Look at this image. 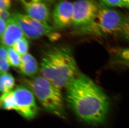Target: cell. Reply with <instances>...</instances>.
<instances>
[{
  "label": "cell",
  "mask_w": 129,
  "mask_h": 128,
  "mask_svg": "<svg viewBox=\"0 0 129 128\" xmlns=\"http://www.w3.org/2000/svg\"><path fill=\"white\" fill-rule=\"evenodd\" d=\"M48 1H55V0H48ZM57 1H60V0H57ZM61 1V0H60Z\"/></svg>",
  "instance_id": "obj_25"
},
{
  "label": "cell",
  "mask_w": 129,
  "mask_h": 128,
  "mask_svg": "<svg viewBox=\"0 0 129 128\" xmlns=\"http://www.w3.org/2000/svg\"><path fill=\"white\" fill-rule=\"evenodd\" d=\"M100 6L94 0H78L74 3L72 24L77 31L99 35L96 20Z\"/></svg>",
  "instance_id": "obj_4"
},
{
  "label": "cell",
  "mask_w": 129,
  "mask_h": 128,
  "mask_svg": "<svg viewBox=\"0 0 129 128\" xmlns=\"http://www.w3.org/2000/svg\"><path fill=\"white\" fill-rule=\"evenodd\" d=\"M19 68L22 74L31 78L36 77L39 70L35 58L28 53L21 56Z\"/></svg>",
  "instance_id": "obj_11"
},
{
  "label": "cell",
  "mask_w": 129,
  "mask_h": 128,
  "mask_svg": "<svg viewBox=\"0 0 129 128\" xmlns=\"http://www.w3.org/2000/svg\"><path fill=\"white\" fill-rule=\"evenodd\" d=\"M125 18L119 12L100 6L96 18L99 35L122 33Z\"/></svg>",
  "instance_id": "obj_5"
},
{
  "label": "cell",
  "mask_w": 129,
  "mask_h": 128,
  "mask_svg": "<svg viewBox=\"0 0 129 128\" xmlns=\"http://www.w3.org/2000/svg\"><path fill=\"white\" fill-rule=\"evenodd\" d=\"M10 66L8 58L0 59L1 74L7 73L9 69Z\"/></svg>",
  "instance_id": "obj_17"
},
{
  "label": "cell",
  "mask_w": 129,
  "mask_h": 128,
  "mask_svg": "<svg viewBox=\"0 0 129 128\" xmlns=\"http://www.w3.org/2000/svg\"><path fill=\"white\" fill-rule=\"evenodd\" d=\"M8 60L11 66L19 68L21 64V56L12 47L8 49Z\"/></svg>",
  "instance_id": "obj_15"
},
{
  "label": "cell",
  "mask_w": 129,
  "mask_h": 128,
  "mask_svg": "<svg viewBox=\"0 0 129 128\" xmlns=\"http://www.w3.org/2000/svg\"><path fill=\"white\" fill-rule=\"evenodd\" d=\"M12 16L28 38L37 39L44 35L51 38L58 35L53 27L36 21L28 15L16 12L13 13Z\"/></svg>",
  "instance_id": "obj_6"
},
{
  "label": "cell",
  "mask_w": 129,
  "mask_h": 128,
  "mask_svg": "<svg viewBox=\"0 0 129 128\" xmlns=\"http://www.w3.org/2000/svg\"><path fill=\"white\" fill-rule=\"evenodd\" d=\"M14 85V79L11 74L7 73L1 74L0 90L2 94L12 90Z\"/></svg>",
  "instance_id": "obj_12"
},
{
  "label": "cell",
  "mask_w": 129,
  "mask_h": 128,
  "mask_svg": "<svg viewBox=\"0 0 129 128\" xmlns=\"http://www.w3.org/2000/svg\"><path fill=\"white\" fill-rule=\"evenodd\" d=\"M42 76L61 89L65 87L79 73L71 48L65 45L51 46L42 54Z\"/></svg>",
  "instance_id": "obj_2"
},
{
  "label": "cell",
  "mask_w": 129,
  "mask_h": 128,
  "mask_svg": "<svg viewBox=\"0 0 129 128\" xmlns=\"http://www.w3.org/2000/svg\"><path fill=\"white\" fill-rule=\"evenodd\" d=\"M13 48L21 56L27 54L29 48V43L27 39L21 38L15 43Z\"/></svg>",
  "instance_id": "obj_14"
},
{
  "label": "cell",
  "mask_w": 129,
  "mask_h": 128,
  "mask_svg": "<svg viewBox=\"0 0 129 128\" xmlns=\"http://www.w3.org/2000/svg\"><path fill=\"white\" fill-rule=\"evenodd\" d=\"M28 15L34 19L46 25L51 21L50 9L43 0H20Z\"/></svg>",
  "instance_id": "obj_8"
},
{
  "label": "cell",
  "mask_w": 129,
  "mask_h": 128,
  "mask_svg": "<svg viewBox=\"0 0 129 128\" xmlns=\"http://www.w3.org/2000/svg\"><path fill=\"white\" fill-rule=\"evenodd\" d=\"M119 57L122 61L129 63V49L123 50L119 53Z\"/></svg>",
  "instance_id": "obj_19"
},
{
  "label": "cell",
  "mask_w": 129,
  "mask_h": 128,
  "mask_svg": "<svg viewBox=\"0 0 129 128\" xmlns=\"http://www.w3.org/2000/svg\"><path fill=\"white\" fill-rule=\"evenodd\" d=\"M0 105L1 108L4 110H14V103L12 90L2 94L1 98Z\"/></svg>",
  "instance_id": "obj_13"
},
{
  "label": "cell",
  "mask_w": 129,
  "mask_h": 128,
  "mask_svg": "<svg viewBox=\"0 0 129 128\" xmlns=\"http://www.w3.org/2000/svg\"><path fill=\"white\" fill-rule=\"evenodd\" d=\"M127 5L128 8H129V0H122Z\"/></svg>",
  "instance_id": "obj_24"
},
{
  "label": "cell",
  "mask_w": 129,
  "mask_h": 128,
  "mask_svg": "<svg viewBox=\"0 0 129 128\" xmlns=\"http://www.w3.org/2000/svg\"><path fill=\"white\" fill-rule=\"evenodd\" d=\"M8 23L2 19H0V35L1 37L5 33L7 27Z\"/></svg>",
  "instance_id": "obj_22"
},
{
  "label": "cell",
  "mask_w": 129,
  "mask_h": 128,
  "mask_svg": "<svg viewBox=\"0 0 129 128\" xmlns=\"http://www.w3.org/2000/svg\"><path fill=\"white\" fill-rule=\"evenodd\" d=\"M25 36L23 31L12 17L8 21L6 30L1 37V44L7 47H12L17 41Z\"/></svg>",
  "instance_id": "obj_10"
},
{
  "label": "cell",
  "mask_w": 129,
  "mask_h": 128,
  "mask_svg": "<svg viewBox=\"0 0 129 128\" xmlns=\"http://www.w3.org/2000/svg\"><path fill=\"white\" fill-rule=\"evenodd\" d=\"M11 0H0L1 10H8L11 7Z\"/></svg>",
  "instance_id": "obj_21"
},
{
  "label": "cell",
  "mask_w": 129,
  "mask_h": 128,
  "mask_svg": "<svg viewBox=\"0 0 129 128\" xmlns=\"http://www.w3.org/2000/svg\"><path fill=\"white\" fill-rule=\"evenodd\" d=\"M14 109L23 117L32 119L37 115L38 108L35 96L29 88L24 86H17L12 90Z\"/></svg>",
  "instance_id": "obj_7"
},
{
  "label": "cell",
  "mask_w": 129,
  "mask_h": 128,
  "mask_svg": "<svg viewBox=\"0 0 129 128\" xmlns=\"http://www.w3.org/2000/svg\"><path fill=\"white\" fill-rule=\"evenodd\" d=\"M7 47L1 44L0 49V59L7 58L8 50Z\"/></svg>",
  "instance_id": "obj_23"
},
{
  "label": "cell",
  "mask_w": 129,
  "mask_h": 128,
  "mask_svg": "<svg viewBox=\"0 0 129 128\" xmlns=\"http://www.w3.org/2000/svg\"><path fill=\"white\" fill-rule=\"evenodd\" d=\"M105 5L108 7H126L128 8L127 5L122 0H102Z\"/></svg>",
  "instance_id": "obj_16"
},
{
  "label": "cell",
  "mask_w": 129,
  "mask_h": 128,
  "mask_svg": "<svg viewBox=\"0 0 129 128\" xmlns=\"http://www.w3.org/2000/svg\"><path fill=\"white\" fill-rule=\"evenodd\" d=\"M24 81L44 110L58 117L65 118L63 98L60 89L42 76L25 79Z\"/></svg>",
  "instance_id": "obj_3"
},
{
  "label": "cell",
  "mask_w": 129,
  "mask_h": 128,
  "mask_svg": "<svg viewBox=\"0 0 129 128\" xmlns=\"http://www.w3.org/2000/svg\"><path fill=\"white\" fill-rule=\"evenodd\" d=\"M122 33L129 40V16L125 17Z\"/></svg>",
  "instance_id": "obj_18"
},
{
  "label": "cell",
  "mask_w": 129,
  "mask_h": 128,
  "mask_svg": "<svg viewBox=\"0 0 129 128\" xmlns=\"http://www.w3.org/2000/svg\"><path fill=\"white\" fill-rule=\"evenodd\" d=\"M65 88L67 105L80 121L92 126L105 123L110 99L94 81L79 71Z\"/></svg>",
  "instance_id": "obj_1"
},
{
  "label": "cell",
  "mask_w": 129,
  "mask_h": 128,
  "mask_svg": "<svg viewBox=\"0 0 129 128\" xmlns=\"http://www.w3.org/2000/svg\"><path fill=\"white\" fill-rule=\"evenodd\" d=\"M73 5L69 1H62L56 4L53 12L54 26L64 28L72 24Z\"/></svg>",
  "instance_id": "obj_9"
},
{
  "label": "cell",
  "mask_w": 129,
  "mask_h": 128,
  "mask_svg": "<svg viewBox=\"0 0 129 128\" xmlns=\"http://www.w3.org/2000/svg\"><path fill=\"white\" fill-rule=\"evenodd\" d=\"M0 18L8 23L9 20L12 18V16H11L10 13L8 11V10H1Z\"/></svg>",
  "instance_id": "obj_20"
}]
</instances>
